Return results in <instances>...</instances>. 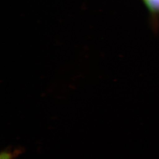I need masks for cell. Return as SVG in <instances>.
Returning <instances> with one entry per match:
<instances>
[{
    "label": "cell",
    "instance_id": "cell-2",
    "mask_svg": "<svg viewBox=\"0 0 159 159\" xmlns=\"http://www.w3.org/2000/svg\"><path fill=\"white\" fill-rule=\"evenodd\" d=\"M13 154L11 152L5 151L2 152L0 155V159H12L13 158Z\"/></svg>",
    "mask_w": 159,
    "mask_h": 159
},
{
    "label": "cell",
    "instance_id": "cell-1",
    "mask_svg": "<svg viewBox=\"0 0 159 159\" xmlns=\"http://www.w3.org/2000/svg\"><path fill=\"white\" fill-rule=\"evenodd\" d=\"M149 9L153 12H159V0H144Z\"/></svg>",
    "mask_w": 159,
    "mask_h": 159
}]
</instances>
